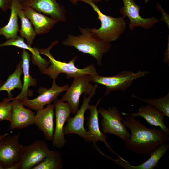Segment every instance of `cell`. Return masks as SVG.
Wrapping results in <instances>:
<instances>
[{
  "label": "cell",
  "mask_w": 169,
  "mask_h": 169,
  "mask_svg": "<svg viewBox=\"0 0 169 169\" xmlns=\"http://www.w3.org/2000/svg\"><path fill=\"white\" fill-rule=\"evenodd\" d=\"M169 148L166 143L161 144L155 149L150 154V157L146 161L138 166H132L129 162H125L118 158L115 162L119 165L127 169H153L155 168L160 159L165 155Z\"/></svg>",
  "instance_id": "7402d4cb"
},
{
  "label": "cell",
  "mask_w": 169,
  "mask_h": 169,
  "mask_svg": "<svg viewBox=\"0 0 169 169\" xmlns=\"http://www.w3.org/2000/svg\"><path fill=\"white\" fill-rule=\"evenodd\" d=\"M3 82L0 79V86H1L3 84Z\"/></svg>",
  "instance_id": "d6a6232c"
},
{
  "label": "cell",
  "mask_w": 169,
  "mask_h": 169,
  "mask_svg": "<svg viewBox=\"0 0 169 169\" xmlns=\"http://www.w3.org/2000/svg\"><path fill=\"white\" fill-rule=\"evenodd\" d=\"M7 134H8V133H6L4 134H3V135H1L0 134V139H1V138H2V137H3L4 136H5V135H6Z\"/></svg>",
  "instance_id": "1f68e13d"
},
{
  "label": "cell",
  "mask_w": 169,
  "mask_h": 169,
  "mask_svg": "<svg viewBox=\"0 0 169 169\" xmlns=\"http://www.w3.org/2000/svg\"><path fill=\"white\" fill-rule=\"evenodd\" d=\"M138 100L155 107L164 115L169 117V92L165 95L158 99H142L136 97Z\"/></svg>",
  "instance_id": "4316f807"
},
{
  "label": "cell",
  "mask_w": 169,
  "mask_h": 169,
  "mask_svg": "<svg viewBox=\"0 0 169 169\" xmlns=\"http://www.w3.org/2000/svg\"><path fill=\"white\" fill-rule=\"evenodd\" d=\"M22 3L23 6L30 7L59 21L66 20L65 8L57 0H25Z\"/></svg>",
  "instance_id": "9a60e30c"
},
{
  "label": "cell",
  "mask_w": 169,
  "mask_h": 169,
  "mask_svg": "<svg viewBox=\"0 0 169 169\" xmlns=\"http://www.w3.org/2000/svg\"><path fill=\"white\" fill-rule=\"evenodd\" d=\"M54 110V104H50L45 108L36 111L35 116L34 124L42 132L48 141L53 140Z\"/></svg>",
  "instance_id": "e0dca14e"
},
{
  "label": "cell",
  "mask_w": 169,
  "mask_h": 169,
  "mask_svg": "<svg viewBox=\"0 0 169 169\" xmlns=\"http://www.w3.org/2000/svg\"><path fill=\"white\" fill-rule=\"evenodd\" d=\"M149 0H144L145 4H146L148 2Z\"/></svg>",
  "instance_id": "836d02e7"
},
{
  "label": "cell",
  "mask_w": 169,
  "mask_h": 169,
  "mask_svg": "<svg viewBox=\"0 0 169 169\" xmlns=\"http://www.w3.org/2000/svg\"><path fill=\"white\" fill-rule=\"evenodd\" d=\"M22 3L25 0H19Z\"/></svg>",
  "instance_id": "e575fe53"
},
{
  "label": "cell",
  "mask_w": 169,
  "mask_h": 169,
  "mask_svg": "<svg viewBox=\"0 0 169 169\" xmlns=\"http://www.w3.org/2000/svg\"><path fill=\"white\" fill-rule=\"evenodd\" d=\"M22 5V3L19 0H12L9 20L6 25L0 28V36H4L7 40L14 39L18 36L17 33L19 29L18 11Z\"/></svg>",
  "instance_id": "603a6c76"
},
{
  "label": "cell",
  "mask_w": 169,
  "mask_h": 169,
  "mask_svg": "<svg viewBox=\"0 0 169 169\" xmlns=\"http://www.w3.org/2000/svg\"><path fill=\"white\" fill-rule=\"evenodd\" d=\"M101 98H100L95 105H89L88 109L90 112V115L87 119V125L88 130L87 131V138L86 141L89 142H92L94 145L99 141H102L106 146L112 153L116 154L121 160L123 159L111 148L106 141L105 134L101 131L100 129L99 122V112L97 110L98 106L100 102Z\"/></svg>",
  "instance_id": "5bb4252c"
},
{
  "label": "cell",
  "mask_w": 169,
  "mask_h": 169,
  "mask_svg": "<svg viewBox=\"0 0 169 169\" xmlns=\"http://www.w3.org/2000/svg\"><path fill=\"white\" fill-rule=\"evenodd\" d=\"M123 6L119 9L122 17L129 20V28L132 31L136 27L148 29L153 27L159 20L154 16L146 18L140 14L141 6L136 4L135 0H122Z\"/></svg>",
  "instance_id": "30bf717a"
},
{
  "label": "cell",
  "mask_w": 169,
  "mask_h": 169,
  "mask_svg": "<svg viewBox=\"0 0 169 169\" xmlns=\"http://www.w3.org/2000/svg\"><path fill=\"white\" fill-rule=\"evenodd\" d=\"M51 151L46 142L40 140L23 146L18 162V169H32Z\"/></svg>",
  "instance_id": "9c48e42d"
},
{
  "label": "cell",
  "mask_w": 169,
  "mask_h": 169,
  "mask_svg": "<svg viewBox=\"0 0 169 169\" xmlns=\"http://www.w3.org/2000/svg\"><path fill=\"white\" fill-rule=\"evenodd\" d=\"M20 135L8 136V133L0 139V163L4 169H12L19 161L23 146L19 143Z\"/></svg>",
  "instance_id": "52a82bcc"
},
{
  "label": "cell",
  "mask_w": 169,
  "mask_h": 169,
  "mask_svg": "<svg viewBox=\"0 0 169 169\" xmlns=\"http://www.w3.org/2000/svg\"><path fill=\"white\" fill-rule=\"evenodd\" d=\"M135 117H143L151 125L159 127L161 129L167 134H169V129L164 122V115L158 110L150 105L141 106L136 113L129 114Z\"/></svg>",
  "instance_id": "44dd1931"
},
{
  "label": "cell",
  "mask_w": 169,
  "mask_h": 169,
  "mask_svg": "<svg viewBox=\"0 0 169 169\" xmlns=\"http://www.w3.org/2000/svg\"><path fill=\"white\" fill-rule=\"evenodd\" d=\"M98 110L102 118L100 123L103 133L114 135L124 142L130 139L131 134L123 123V119L116 107H110L107 109L100 107Z\"/></svg>",
  "instance_id": "8992f818"
},
{
  "label": "cell",
  "mask_w": 169,
  "mask_h": 169,
  "mask_svg": "<svg viewBox=\"0 0 169 169\" xmlns=\"http://www.w3.org/2000/svg\"><path fill=\"white\" fill-rule=\"evenodd\" d=\"M12 0H0V9L3 11H6L10 9Z\"/></svg>",
  "instance_id": "f546056e"
},
{
  "label": "cell",
  "mask_w": 169,
  "mask_h": 169,
  "mask_svg": "<svg viewBox=\"0 0 169 169\" xmlns=\"http://www.w3.org/2000/svg\"><path fill=\"white\" fill-rule=\"evenodd\" d=\"M8 46H16L29 51L32 53L31 60L33 64L38 66L42 72L50 64L49 60L42 58L40 55L39 49L32 47L25 43L22 38L18 36L14 39H10L0 44V48Z\"/></svg>",
  "instance_id": "d6986e66"
},
{
  "label": "cell",
  "mask_w": 169,
  "mask_h": 169,
  "mask_svg": "<svg viewBox=\"0 0 169 169\" xmlns=\"http://www.w3.org/2000/svg\"><path fill=\"white\" fill-rule=\"evenodd\" d=\"M74 5H76L78 3V2L81 1V0H69ZM95 2H98L102 1L103 0H93Z\"/></svg>",
  "instance_id": "4dcf8cb0"
},
{
  "label": "cell",
  "mask_w": 169,
  "mask_h": 169,
  "mask_svg": "<svg viewBox=\"0 0 169 169\" xmlns=\"http://www.w3.org/2000/svg\"><path fill=\"white\" fill-rule=\"evenodd\" d=\"M62 167L61 155L57 151H51L40 162L32 169H60Z\"/></svg>",
  "instance_id": "484cf974"
},
{
  "label": "cell",
  "mask_w": 169,
  "mask_h": 169,
  "mask_svg": "<svg viewBox=\"0 0 169 169\" xmlns=\"http://www.w3.org/2000/svg\"><path fill=\"white\" fill-rule=\"evenodd\" d=\"M98 87V84L95 83L92 92L88 96H86L85 94L84 95L82 104L75 115L73 117H69L67 119V124L64 128V133L65 135L75 134L86 141L87 131L84 126V114L88 109L89 103L91 98L96 93Z\"/></svg>",
  "instance_id": "4fadbf2b"
},
{
  "label": "cell",
  "mask_w": 169,
  "mask_h": 169,
  "mask_svg": "<svg viewBox=\"0 0 169 169\" xmlns=\"http://www.w3.org/2000/svg\"><path fill=\"white\" fill-rule=\"evenodd\" d=\"M22 66L23 73V83L21 93L14 98H6L10 101L14 100H22L28 98V96L31 95L29 91L30 86L35 87L37 85V79L33 78L30 74V55L25 49H23L21 54Z\"/></svg>",
  "instance_id": "ffe728a7"
},
{
  "label": "cell",
  "mask_w": 169,
  "mask_h": 169,
  "mask_svg": "<svg viewBox=\"0 0 169 169\" xmlns=\"http://www.w3.org/2000/svg\"><path fill=\"white\" fill-rule=\"evenodd\" d=\"M69 86L67 84L60 86L57 85L55 80L53 79L52 86L49 89L45 87H40L38 90L39 95L36 98L29 99L28 98L20 100L26 107L35 111L41 109L47 105L51 104L62 92L66 91Z\"/></svg>",
  "instance_id": "8fae6325"
},
{
  "label": "cell",
  "mask_w": 169,
  "mask_h": 169,
  "mask_svg": "<svg viewBox=\"0 0 169 169\" xmlns=\"http://www.w3.org/2000/svg\"><path fill=\"white\" fill-rule=\"evenodd\" d=\"M147 72L139 71L134 73L129 71H123L111 76H104L98 74L90 75V82L104 85L106 87L105 95L112 91H125L137 78L146 75Z\"/></svg>",
  "instance_id": "5b68a950"
},
{
  "label": "cell",
  "mask_w": 169,
  "mask_h": 169,
  "mask_svg": "<svg viewBox=\"0 0 169 169\" xmlns=\"http://www.w3.org/2000/svg\"><path fill=\"white\" fill-rule=\"evenodd\" d=\"M58 41H52L50 46L46 49H39L40 54L46 56L49 59V65L41 72L44 74L55 80L61 73H64L68 79L83 75H90L98 74L94 64H91L83 69H79L75 65V63L78 56L74 57L68 62L57 60L51 54L50 50L58 43Z\"/></svg>",
  "instance_id": "3957f363"
},
{
  "label": "cell",
  "mask_w": 169,
  "mask_h": 169,
  "mask_svg": "<svg viewBox=\"0 0 169 169\" xmlns=\"http://www.w3.org/2000/svg\"><path fill=\"white\" fill-rule=\"evenodd\" d=\"M55 116V127L53 140V146L58 148L64 147L66 143L64 133V125L71 113L70 107L67 102L61 99L54 101Z\"/></svg>",
  "instance_id": "7c38bea8"
},
{
  "label": "cell",
  "mask_w": 169,
  "mask_h": 169,
  "mask_svg": "<svg viewBox=\"0 0 169 169\" xmlns=\"http://www.w3.org/2000/svg\"><path fill=\"white\" fill-rule=\"evenodd\" d=\"M106 1V2H108V1H109L111 0H105Z\"/></svg>",
  "instance_id": "d590c367"
},
{
  "label": "cell",
  "mask_w": 169,
  "mask_h": 169,
  "mask_svg": "<svg viewBox=\"0 0 169 169\" xmlns=\"http://www.w3.org/2000/svg\"><path fill=\"white\" fill-rule=\"evenodd\" d=\"M23 5L18 11V17L21 20V28L19 31L20 37L26 39L27 44L31 46L37 34L28 18L25 16L23 11Z\"/></svg>",
  "instance_id": "d4e9b609"
},
{
  "label": "cell",
  "mask_w": 169,
  "mask_h": 169,
  "mask_svg": "<svg viewBox=\"0 0 169 169\" xmlns=\"http://www.w3.org/2000/svg\"><path fill=\"white\" fill-rule=\"evenodd\" d=\"M13 111L10 123L11 130L20 129L34 124L35 114L24 107L19 100H12Z\"/></svg>",
  "instance_id": "2e32d148"
},
{
  "label": "cell",
  "mask_w": 169,
  "mask_h": 169,
  "mask_svg": "<svg viewBox=\"0 0 169 169\" xmlns=\"http://www.w3.org/2000/svg\"><path fill=\"white\" fill-rule=\"evenodd\" d=\"M23 9L25 16L34 26L37 34L48 33L59 21L57 19L48 17L30 7L23 6Z\"/></svg>",
  "instance_id": "ac0fdd59"
},
{
  "label": "cell",
  "mask_w": 169,
  "mask_h": 169,
  "mask_svg": "<svg viewBox=\"0 0 169 169\" xmlns=\"http://www.w3.org/2000/svg\"><path fill=\"white\" fill-rule=\"evenodd\" d=\"M121 114L127 115L122 122L131 132L130 139L125 142L126 148L136 153L150 155L158 146L169 141V135L162 130L148 129L134 116L126 113Z\"/></svg>",
  "instance_id": "6da1fadb"
},
{
  "label": "cell",
  "mask_w": 169,
  "mask_h": 169,
  "mask_svg": "<svg viewBox=\"0 0 169 169\" xmlns=\"http://www.w3.org/2000/svg\"><path fill=\"white\" fill-rule=\"evenodd\" d=\"M23 73L22 60L21 59L17 65L14 72L8 77L6 82L0 86V92L6 91L8 98H12L11 91L15 89L22 90L23 84L21 80V76Z\"/></svg>",
  "instance_id": "cb8c5ba5"
},
{
  "label": "cell",
  "mask_w": 169,
  "mask_h": 169,
  "mask_svg": "<svg viewBox=\"0 0 169 169\" xmlns=\"http://www.w3.org/2000/svg\"><path fill=\"white\" fill-rule=\"evenodd\" d=\"M79 28L80 35L68 34L62 42V44L73 47L80 52L90 55L95 59L97 65L101 66L103 56L111 49V43L100 39L91 32L90 28L80 26Z\"/></svg>",
  "instance_id": "7a4b0ae2"
},
{
  "label": "cell",
  "mask_w": 169,
  "mask_h": 169,
  "mask_svg": "<svg viewBox=\"0 0 169 169\" xmlns=\"http://www.w3.org/2000/svg\"><path fill=\"white\" fill-rule=\"evenodd\" d=\"M90 5L97 15V19L101 23L98 28L90 29L91 32L100 39L111 43L118 40L124 33L127 23L123 17H114L104 14L93 0H81Z\"/></svg>",
  "instance_id": "277c9868"
},
{
  "label": "cell",
  "mask_w": 169,
  "mask_h": 169,
  "mask_svg": "<svg viewBox=\"0 0 169 169\" xmlns=\"http://www.w3.org/2000/svg\"><path fill=\"white\" fill-rule=\"evenodd\" d=\"M90 75L79 76L74 78L71 85L62 96L61 100L68 102L71 109V113L75 114L79 110V100L82 94L89 95L92 92L94 85L90 83Z\"/></svg>",
  "instance_id": "ba28073f"
},
{
  "label": "cell",
  "mask_w": 169,
  "mask_h": 169,
  "mask_svg": "<svg viewBox=\"0 0 169 169\" xmlns=\"http://www.w3.org/2000/svg\"><path fill=\"white\" fill-rule=\"evenodd\" d=\"M13 111L12 102L6 98L0 102V121L8 120L10 121Z\"/></svg>",
  "instance_id": "83f0119b"
},
{
  "label": "cell",
  "mask_w": 169,
  "mask_h": 169,
  "mask_svg": "<svg viewBox=\"0 0 169 169\" xmlns=\"http://www.w3.org/2000/svg\"><path fill=\"white\" fill-rule=\"evenodd\" d=\"M156 7L162 13V16L161 20L165 22L169 28V15L166 13L161 5L158 3H156Z\"/></svg>",
  "instance_id": "f1b7e54d"
}]
</instances>
